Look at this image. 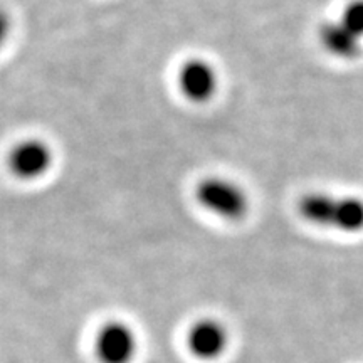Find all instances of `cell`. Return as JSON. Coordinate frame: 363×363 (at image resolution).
Instances as JSON below:
<instances>
[{"label":"cell","mask_w":363,"mask_h":363,"mask_svg":"<svg viewBox=\"0 0 363 363\" xmlns=\"http://www.w3.org/2000/svg\"><path fill=\"white\" fill-rule=\"evenodd\" d=\"M299 214L313 224L335 227L345 233L363 229V201L355 197H331L310 194L299 201Z\"/></svg>","instance_id":"cell-1"},{"label":"cell","mask_w":363,"mask_h":363,"mask_svg":"<svg viewBox=\"0 0 363 363\" xmlns=\"http://www.w3.org/2000/svg\"><path fill=\"white\" fill-rule=\"evenodd\" d=\"M199 203L212 214L229 220H238L247 212V197L233 182L224 179H206L195 189Z\"/></svg>","instance_id":"cell-2"},{"label":"cell","mask_w":363,"mask_h":363,"mask_svg":"<svg viewBox=\"0 0 363 363\" xmlns=\"http://www.w3.org/2000/svg\"><path fill=\"white\" fill-rule=\"evenodd\" d=\"M54 152L39 138H26L16 143L7 153V167L16 179L38 180L52 169Z\"/></svg>","instance_id":"cell-3"},{"label":"cell","mask_w":363,"mask_h":363,"mask_svg":"<svg viewBox=\"0 0 363 363\" xmlns=\"http://www.w3.org/2000/svg\"><path fill=\"white\" fill-rule=\"evenodd\" d=\"M101 363H130L136 355V335L123 321H108L94 342Z\"/></svg>","instance_id":"cell-4"},{"label":"cell","mask_w":363,"mask_h":363,"mask_svg":"<svg viewBox=\"0 0 363 363\" xmlns=\"http://www.w3.org/2000/svg\"><path fill=\"white\" fill-rule=\"evenodd\" d=\"M229 331L214 318H203L190 326L187 347L199 360L212 362L224 355L229 347Z\"/></svg>","instance_id":"cell-5"},{"label":"cell","mask_w":363,"mask_h":363,"mask_svg":"<svg viewBox=\"0 0 363 363\" xmlns=\"http://www.w3.org/2000/svg\"><path fill=\"white\" fill-rule=\"evenodd\" d=\"M179 88L185 98L194 103H206L217 89V72L203 59H189L182 65Z\"/></svg>","instance_id":"cell-6"},{"label":"cell","mask_w":363,"mask_h":363,"mask_svg":"<svg viewBox=\"0 0 363 363\" xmlns=\"http://www.w3.org/2000/svg\"><path fill=\"white\" fill-rule=\"evenodd\" d=\"M320 40L326 51L337 57L353 59L360 54V39L353 35L342 22H326L320 27Z\"/></svg>","instance_id":"cell-7"},{"label":"cell","mask_w":363,"mask_h":363,"mask_svg":"<svg viewBox=\"0 0 363 363\" xmlns=\"http://www.w3.org/2000/svg\"><path fill=\"white\" fill-rule=\"evenodd\" d=\"M342 24L347 27L358 39L363 35V0H353L345 7L342 16Z\"/></svg>","instance_id":"cell-8"},{"label":"cell","mask_w":363,"mask_h":363,"mask_svg":"<svg viewBox=\"0 0 363 363\" xmlns=\"http://www.w3.org/2000/svg\"><path fill=\"white\" fill-rule=\"evenodd\" d=\"M11 17H9V13L4 11V9H0V49L4 48L9 39V34H11Z\"/></svg>","instance_id":"cell-9"}]
</instances>
